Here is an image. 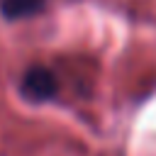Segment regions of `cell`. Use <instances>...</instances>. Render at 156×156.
I'll return each instance as SVG.
<instances>
[{
	"label": "cell",
	"mask_w": 156,
	"mask_h": 156,
	"mask_svg": "<svg viewBox=\"0 0 156 156\" xmlns=\"http://www.w3.org/2000/svg\"><path fill=\"white\" fill-rule=\"evenodd\" d=\"M46 0H0V12L7 20H29L44 12Z\"/></svg>",
	"instance_id": "2"
},
{
	"label": "cell",
	"mask_w": 156,
	"mask_h": 156,
	"mask_svg": "<svg viewBox=\"0 0 156 156\" xmlns=\"http://www.w3.org/2000/svg\"><path fill=\"white\" fill-rule=\"evenodd\" d=\"M58 90V83L54 78V73L44 66H29L20 80V93L24 100L34 102V105H41V102H49Z\"/></svg>",
	"instance_id": "1"
}]
</instances>
